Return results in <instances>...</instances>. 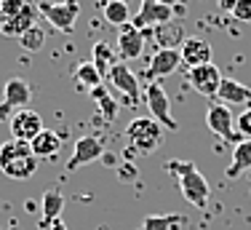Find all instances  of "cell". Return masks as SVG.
I'll return each mask as SVG.
<instances>
[{
	"mask_svg": "<svg viewBox=\"0 0 251 230\" xmlns=\"http://www.w3.org/2000/svg\"><path fill=\"white\" fill-rule=\"evenodd\" d=\"M166 172H171L179 182V190H182L184 201L193 203L195 209H206L208 206V198H211V190H208V182L206 177L201 174V169L195 166L193 161H179V158H171L163 163Z\"/></svg>",
	"mask_w": 251,
	"mask_h": 230,
	"instance_id": "cell-1",
	"label": "cell"
},
{
	"mask_svg": "<svg viewBox=\"0 0 251 230\" xmlns=\"http://www.w3.org/2000/svg\"><path fill=\"white\" fill-rule=\"evenodd\" d=\"M163 126L158 123V120H152L150 115H145V118H134L128 126H126V139H128V147L131 153L136 155H150L155 150L163 144Z\"/></svg>",
	"mask_w": 251,
	"mask_h": 230,
	"instance_id": "cell-2",
	"label": "cell"
},
{
	"mask_svg": "<svg viewBox=\"0 0 251 230\" xmlns=\"http://www.w3.org/2000/svg\"><path fill=\"white\" fill-rule=\"evenodd\" d=\"M145 105H147V110H150V118L158 120L163 129H169V131H176V129H179L176 118L171 115L169 96H166L163 86H160L158 81H150V83L145 86Z\"/></svg>",
	"mask_w": 251,
	"mask_h": 230,
	"instance_id": "cell-3",
	"label": "cell"
},
{
	"mask_svg": "<svg viewBox=\"0 0 251 230\" xmlns=\"http://www.w3.org/2000/svg\"><path fill=\"white\" fill-rule=\"evenodd\" d=\"M38 11L46 22L59 29V32H73L75 19H77V14H80V3H77V0H67V3H40Z\"/></svg>",
	"mask_w": 251,
	"mask_h": 230,
	"instance_id": "cell-4",
	"label": "cell"
},
{
	"mask_svg": "<svg viewBox=\"0 0 251 230\" xmlns=\"http://www.w3.org/2000/svg\"><path fill=\"white\" fill-rule=\"evenodd\" d=\"M104 153H107V144H104V139H101V137H97V134L80 137V139L75 142V147H73L70 161H67V172H75V169L86 166V163L99 161Z\"/></svg>",
	"mask_w": 251,
	"mask_h": 230,
	"instance_id": "cell-5",
	"label": "cell"
},
{
	"mask_svg": "<svg viewBox=\"0 0 251 230\" xmlns=\"http://www.w3.org/2000/svg\"><path fill=\"white\" fill-rule=\"evenodd\" d=\"M166 22H174V5H163L158 0H142V8L131 19V24L136 29H150Z\"/></svg>",
	"mask_w": 251,
	"mask_h": 230,
	"instance_id": "cell-6",
	"label": "cell"
},
{
	"mask_svg": "<svg viewBox=\"0 0 251 230\" xmlns=\"http://www.w3.org/2000/svg\"><path fill=\"white\" fill-rule=\"evenodd\" d=\"M206 126L217 137H222L225 142H232V144L241 142V134L232 131V113H230V107L222 105V102H214V105L206 110Z\"/></svg>",
	"mask_w": 251,
	"mask_h": 230,
	"instance_id": "cell-7",
	"label": "cell"
},
{
	"mask_svg": "<svg viewBox=\"0 0 251 230\" xmlns=\"http://www.w3.org/2000/svg\"><path fill=\"white\" fill-rule=\"evenodd\" d=\"M187 81L201 96L214 99V96L219 94V86H222V72H219V67L211 62V64H203V67H193L187 72Z\"/></svg>",
	"mask_w": 251,
	"mask_h": 230,
	"instance_id": "cell-8",
	"label": "cell"
},
{
	"mask_svg": "<svg viewBox=\"0 0 251 230\" xmlns=\"http://www.w3.org/2000/svg\"><path fill=\"white\" fill-rule=\"evenodd\" d=\"M11 126V139H19V142H32L40 131L46 129L43 126V118H40L35 110H16L14 118L8 120Z\"/></svg>",
	"mask_w": 251,
	"mask_h": 230,
	"instance_id": "cell-9",
	"label": "cell"
},
{
	"mask_svg": "<svg viewBox=\"0 0 251 230\" xmlns=\"http://www.w3.org/2000/svg\"><path fill=\"white\" fill-rule=\"evenodd\" d=\"M110 83H112V88H118L126 99L131 102V105H136L139 102V94H142V88H139V81H136V75H134V70L128 67L126 62H118L115 67L110 70Z\"/></svg>",
	"mask_w": 251,
	"mask_h": 230,
	"instance_id": "cell-10",
	"label": "cell"
},
{
	"mask_svg": "<svg viewBox=\"0 0 251 230\" xmlns=\"http://www.w3.org/2000/svg\"><path fill=\"white\" fill-rule=\"evenodd\" d=\"M142 51H145V35H142V29H136L134 24H126L121 27V32H118V57H121V62H134V59L142 57Z\"/></svg>",
	"mask_w": 251,
	"mask_h": 230,
	"instance_id": "cell-11",
	"label": "cell"
},
{
	"mask_svg": "<svg viewBox=\"0 0 251 230\" xmlns=\"http://www.w3.org/2000/svg\"><path fill=\"white\" fill-rule=\"evenodd\" d=\"M38 16H40L38 5L27 3L16 16H11V19H0V35H5V38H22V35H25L27 29H32V27H35Z\"/></svg>",
	"mask_w": 251,
	"mask_h": 230,
	"instance_id": "cell-12",
	"label": "cell"
},
{
	"mask_svg": "<svg viewBox=\"0 0 251 230\" xmlns=\"http://www.w3.org/2000/svg\"><path fill=\"white\" fill-rule=\"evenodd\" d=\"M179 64H182V54H179V48H158V51L152 54L150 59V67H147V78H166L171 75V72L179 70Z\"/></svg>",
	"mask_w": 251,
	"mask_h": 230,
	"instance_id": "cell-13",
	"label": "cell"
},
{
	"mask_svg": "<svg viewBox=\"0 0 251 230\" xmlns=\"http://www.w3.org/2000/svg\"><path fill=\"white\" fill-rule=\"evenodd\" d=\"M179 54H182V64H187L190 70L211 64V46L201 38H187L182 43V48H179Z\"/></svg>",
	"mask_w": 251,
	"mask_h": 230,
	"instance_id": "cell-14",
	"label": "cell"
},
{
	"mask_svg": "<svg viewBox=\"0 0 251 230\" xmlns=\"http://www.w3.org/2000/svg\"><path fill=\"white\" fill-rule=\"evenodd\" d=\"M97 8H99L101 19L110 24V27H126V24H131V19H134V14L128 8V0H99Z\"/></svg>",
	"mask_w": 251,
	"mask_h": 230,
	"instance_id": "cell-15",
	"label": "cell"
},
{
	"mask_svg": "<svg viewBox=\"0 0 251 230\" xmlns=\"http://www.w3.org/2000/svg\"><path fill=\"white\" fill-rule=\"evenodd\" d=\"M217 99L222 102V105H246L251 102V88L246 83L235 81V78H222V86H219V94Z\"/></svg>",
	"mask_w": 251,
	"mask_h": 230,
	"instance_id": "cell-16",
	"label": "cell"
},
{
	"mask_svg": "<svg viewBox=\"0 0 251 230\" xmlns=\"http://www.w3.org/2000/svg\"><path fill=\"white\" fill-rule=\"evenodd\" d=\"M5 105L11 107V110H25L29 105V99H32V88H29V83L25 78H11L8 83H5Z\"/></svg>",
	"mask_w": 251,
	"mask_h": 230,
	"instance_id": "cell-17",
	"label": "cell"
},
{
	"mask_svg": "<svg viewBox=\"0 0 251 230\" xmlns=\"http://www.w3.org/2000/svg\"><path fill=\"white\" fill-rule=\"evenodd\" d=\"M152 38L158 40V48H176V46L182 48L187 35H184V27L179 22H166L152 27Z\"/></svg>",
	"mask_w": 251,
	"mask_h": 230,
	"instance_id": "cell-18",
	"label": "cell"
},
{
	"mask_svg": "<svg viewBox=\"0 0 251 230\" xmlns=\"http://www.w3.org/2000/svg\"><path fill=\"white\" fill-rule=\"evenodd\" d=\"M29 147H32L35 158H53V155L62 150V137H59L56 131H51V129H43L32 142H29Z\"/></svg>",
	"mask_w": 251,
	"mask_h": 230,
	"instance_id": "cell-19",
	"label": "cell"
},
{
	"mask_svg": "<svg viewBox=\"0 0 251 230\" xmlns=\"http://www.w3.org/2000/svg\"><path fill=\"white\" fill-rule=\"evenodd\" d=\"M246 169H251V139H241V142L232 147V161H230V166H227V177L230 179H235V177H241Z\"/></svg>",
	"mask_w": 251,
	"mask_h": 230,
	"instance_id": "cell-20",
	"label": "cell"
},
{
	"mask_svg": "<svg viewBox=\"0 0 251 230\" xmlns=\"http://www.w3.org/2000/svg\"><path fill=\"white\" fill-rule=\"evenodd\" d=\"M64 209V196L59 190H49L43 198H40V217H43V225L49 228L51 222L59 220V214H62Z\"/></svg>",
	"mask_w": 251,
	"mask_h": 230,
	"instance_id": "cell-21",
	"label": "cell"
},
{
	"mask_svg": "<svg viewBox=\"0 0 251 230\" xmlns=\"http://www.w3.org/2000/svg\"><path fill=\"white\" fill-rule=\"evenodd\" d=\"M73 78H75L77 86H80V88H88V91L99 88V86H101V81H104V78L99 75V70L94 67V62H80V64H75Z\"/></svg>",
	"mask_w": 251,
	"mask_h": 230,
	"instance_id": "cell-22",
	"label": "cell"
},
{
	"mask_svg": "<svg viewBox=\"0 0 251 230\" xmlns=\"http://www.w3.org/2000/svg\"><path fill=\"white\" fill-rule=\"evenodd\" d=\"M91 62H94V67L99 70V75L107 78V75H110V70L115 67L121 59L115 57V51H112L104 40H99V43H94V59H91Z\"/></svg>",
	"mask_w": 251,
	"mask_h": 230,
	"instance_id": "cell-23",
	"label": "cell"
},
{
	"mask_svg": "<svg viewBox=\"0 0 251 230\" xmlns=\"http://www.w3.org/2000/svg\"><path fill=\"white\" fill-rule=\"evenodd\" d=\"M25 155H32L29 142H19V139H8V142H3L0 144V172H3L8 163H14L16 158H25Z\"/></svg>",
	"mask_w": 251,
	"mask_h": 230,
	"instance_id": "cell-24",
	"label": "cell"
},
{
	"mask_svg": "<svg viewBox=\"0 0 251 230\" xmlns=\"http://www.w3.org/2000/svg\"><path fill=\"white\" fill-rule=\"evenodd\" d=\"M184 225V217L179 214H147L139 230H174Z\"/></svg>",
	"mask_w": 251,
	"mask_h": 230,
	"instance_id": "cell-25",
	"label": "cell"
},
{
	"mask_svg": "<svg viewBox=\"0 0 251 230\" xmlns=\"http://www.w3.org/2000/svg\"><path fill=\"white\" fill-rule=\"evenodd\" d=\"M35 172H38V158H35V155L16 158L14 163H8V166L3 169V174H5V177H11V179H29Z\"/></svg>",
	"mask_w": 251,
	"mask_h": 230,
	"instance_id": "cell-26",
	"label": "cell"
},
{
	"mask_svg": "<svg viewBox=\"0 0 251 230\" xmlns=\"http://www.w3.org/2000/svg\"><path fill=\"white\" fill-rule=\"evenodd\" d=\"M91 99L97 102L99 113L104 115L107 123H112V120H115V115H118V105H115V99L110 96V91H107L104 86H99V88H94V91H91Z\"/></svg>",
	"mask_w": 251,
	"mask_h": 230,
	"instance_id": "cell-27",
	"label": "cell"
},
{
	"mask_svg": "<svg viewBox=\"0 0 251 230\" xmlns=\"http://www.w3.org/2000/svg\"><path fill=\"white\" fill-rule=\"evenodd\" d=\"M19 43H22V48H27V51H43V46H46L43 27H38V24H35L32 29H27V32L19 38Z\"/></svg>",
	"mask_w": 251,
	"mask_h": 230,
	"instance_id": "cell-28",
	"label": "cell"
},
{
	"mask_svg": "<svg viewBox=\"0 0 251 230\" xmlns=\"http://www.w3.org/2000/svg\"><path fill=\"white\" fill-rule=\"evenodd\" d=\"M0 3H3V19H11V16H16L25 8L29 0H0Z\"/></svg>",
	"mask_w": 251,
	"mask_h": 230,
	"instance_id": "cell-29",
	"label": "cell"
},
{
	"mask_svg": "<svg viewBox=\"0 0 251 230\" xmlns=\"http://www.w3.org/2000/svg\"><path fill=\"white\" fill-rule=\"evenodd\" d=\"M232 16H235L238 22H251V0H235Z\"/></svg>",
	"mask_w": 251,
	"mask_h": 230,
	"instance_id": "cell-30",
	"label": "cell"
},
{
	"mask_svg": "<svg viewBox=\"0 0 251 230\" xmlns=\"http://www.w3.org/2000/svg\"><path fill=\"white\" fill-rule=\"evenodd\" d=\"M238 134L251 139V107H246V110L238 115Z\"/></svg>",
	"mask_w": 251,
	"mask_h": 230,
	"instance_id": "cell-31",
	"label": "cell"
},
{
	"mask_svg": "<svg viewBox=\"0 0 251 230\" xmlns=\"http://www.w3.org/2000/svg\"><path fill=\"white\" fill-rule=\"evenodd\" d=\"M14 113H16V110H11V107L5 105V102L0 105V120H11V118H14Z\"/></svg>",
	"mask_w": 251,
	"mask_h": 230,
	"instance_id": "cell-32",
	"label": "cell"
},
{
	"mask_svg": "<svg viewBox=\"0 0 251 230\" xmlns=\"http://www.w3.org/2000/svg\"><path fill=\"white\" fill-rule=\"evenodd\" d=\"M219 8H222V11H230V14H232V8H235V0H219Z\"/></svg>",
	"mask_w": 251,
	"mask_h": 230,
	"instance_id": "cell-33",
	"label": "cell"
},
{
	"mask_svg": "<svg viewBox=\"0 0 251 230\" xmlns=\"http://www.w3.org/2000/svg\"><path fill=\"white\" fill-rule=\"evenodd\" d=\"M46 230H67V228H64V222H62V220H56V222H51V225L46 228Z\"/></svg>",
	"mask_w": 251,
	"mask_h": 230,
	"instance_id": "cell-34",
	"label": "cell"
},
{
	"mask_svg": "<svg viewBox=\"0 0 251 230\" xmlns=\"http://www.w3.org/2000/svg\"><path fill=\"white\" fill-rule=\"evenodd\" d=\"M0 19H3V3H0Z\"/></svg>",
	"mask_w": 251,
	"mask_h": 230,
	"instance_id": "cell-35",
	"label": "cell"
},
{
	"mask_svg": "<svg viewBox=\"0 0 251 230\" xmlns=\"http://www.w3.org/2000/svg\"><path fill=\"white\" fill-rule=\"evenodd\" d=\"M8 230H14V228H8Z\"/></svg>",
	"mask_w": 251,
	"mask_h": 230,
	"instance_id": "cell-36",
	"label": "cell"
}]
</instances>
